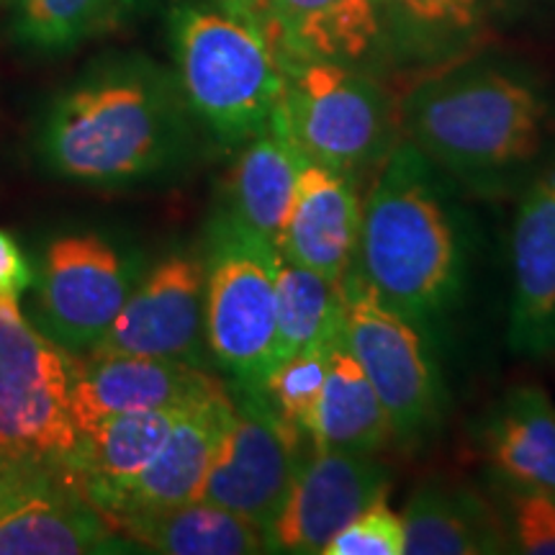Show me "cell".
Instances as JSON below:
<instances>
[{"label": "cell", "instance_id": "cell-30", "mask_svg": "<svg viewBox=\"0 0 555 555\" xmlns=\"http://www.w3.org/2000/svg\"><path fill=\"white\" fill-rule=\"evenodd\" d=\"M404 545L401 512L391 509L386 494L367 504L350 525H345L322 555H404Z\"/></svg>", "mask_w": 555, "mask_h": 555}, {"label": "cell", "instance_id": "cell-34", "mask_svg": "<svg viewBox=\"0 0 555 555\" xmlns=\"http://www.w3.org/2000/svg\"><path fill=\"white\" fill-rule=\"evenodd\" d=\"M502 3H519V0H502Z\"/></svg>", "mask_w": 555, "mask_h": 555}, {"label": "cell", "instance_id": "cell-19", "mask_svg": "<svg viewBox=\"0 0 555 555\" xmlns=\"http://www.w3.org/2000/svg\"><path fill=\"white\" fill-rule=\"evenodd\" d=\"M189 404L111 416L82 435L75 466V486L82 499L108 519L124 491L150 466Z\"/></svg>", "mask_w": 555, "mask_h": 555}, {"label": "cell", "instance_id": "cell-29", "mask_svg": "<svg viewBox=\"0 0 555 555\" xmlns=\"http://www.w3.org/2000/svg\"><path fill=\"white\" fill-rule=\"evenodd\" d=\"M491 494L504 519L509 553L555 555V491L494 476Z\"/></svg>", "mask_w": 555, "mask_h": 555}, {"label": "cell", "instance_id": "cell-22", "mask_svg": "<svg viewBox=\"0 0 555 555\" xmlns=\"http://www.w3.org/2000/svg\"><path fill=\"white\" fill-rule=\"evenodd\" d=\"M481 442L494 476L555 491V404L540 386H517L486 420Z\"/></svg>", "mask_w": 555, "mask_h": 555}, {"label": "cell", "instance_id": "cell-32", "mask_svg": "<svg viewBox=\"0 0 555 555\" xmlns=\"http://www.w3.org/2000/svg\"><path fill=\"white\" fill-rule=\"evenodd\" d=\"M221 11L232 13V16L253 21V24L260 26V11L266 0H214Z\"/></svg>", "mask_w": 555, "mask_h": 555}, {"label": "cell", "instance_id": "cell-23", "mask_svg": "<svg viewBox=\"0 0 555 555\" xmlns=\"http://www.w3.org/2000/svg\"><path fill=\"white\" fill-rule=\"evenodd\" d=\"M131 543L165 555L268 553V535L249 519L208 502H189L116 522Z\"/></svg>", "mask_w": 555, "mask_h": 555}, {"label": "cell", "instance_id": "cell-28", "mask_svg": "<svg viewBox=\"0 0 555 555\" xmlns=\"http://www.w3.org/2000/svg\"><path fill=\"white\" fill-rule=\"evenodd\" d=\"M335 343H319L294 352L281 363L270 367L260 391L273 404V409L298 433L307 435L317 401L322 397L324 380L330 373L332 347Z\"/></svg>", "mask_w": 555, "mask_h": 555}, {"label": "cell", "instance_id": "cell-18", "mask_svg": "<svg viewBox=\"0 0 555 555\" xmlns=\"http://www.w3.org/2000/svg\"><path fill=\"white\" fill-rule=\"evenodd\" d=\"M232 409V391L219 384L180 412L163 448L129 483L116 509L111 512L108 522L114 530L116 522L127 517L196 502Z\"/></svg>", "mask_w": 555, "mask_h": 555}, {"label": "cell", "instance_id": "cell-27", "mask_svg": "<svg viewBox=\"0 0 555 555\" xmlns=\"http://www.w3.org/2000/svg\"><path fill=\"white\" fill-rule=\"evenodd\" d=\"M11 34L26 50L65 54L108 26L101 0H5Z\"/></svg>", "mask_w": 555, "mask_h": 555}, {"label": "cell", "instance_id": "cell-21", "mask_svg": "<svg viewBox=\"0 0 555 555\" xmlns=\"http://www.w3.org/2000/svg\"><path fill=\"white\" fill-rule=\"evenodd\" d=\"M304 159L278 103L268 127L242 144L229 178V217L278 247Z\"/></svg>", "mask_w": 555, "mask_h": 555}, {"label": "cell", "instance_id": "cell-25", "mask_svg": "<svg viewBox=\"0 0 555 555\" xmlns=\"http://www.w3.org/2000/svg\"><path fill=\"white\" fill-rule=\"evenodd\" d=\"M391 54L450 65L481 44L489 21L486 0H380Z\"/></svg>", "mask_w": 555, "mask_h": 555}, {"label": "cell", "instance_id": "cell-14", "mask_svg": "<svg viewBox=\"0 0 555 555\" xmlns=\"http://www.w3.org/2000/svg\"><path fill=\"white\" fill-rule=\"evenodd\" d=\"M219 384L206 367L180 360L86 352L75 358V427L82 437L111 416L183 406Z\"/></svg>", "mask_w": 555, "mask_h": 555}, {"label": "cell", "instance_id": "cell-33", "mask_svg": "<svg viewBox=\"0 0 555 555\" xmlns=\"http://www.w3.org/2000/svg\"><path fill=\"white\" fill-rule=\"evenodd\" d=\"M103 3V11H106V18H108V26L111 24H119V21L129 18L131 13L142 11L144 5H150L152 0H101Z\"/></svg>", "mask_w": 555, "mask_h": 555}, {"label": "cell", "instance_id": "cell-10", "mask_svg": "<svg viewBox=\"0 0 555 555\" xmlns=\"http://www.w3.org/2000/svg\"><path fill=\"white\" fill-rule=\"evenodd\" d=\"M232 397L234 409L196 502L234 512L268 535L301 463V433L275 412L258 388H234Z\"/></svg>", "mask_w": 555, "mask_h": 555}, {"label": "cell", "instance_id": "cell-17", "mask_svg": "<svg viewBox=\"0 0 555 555\" xmlns=\"http://www.w3.org/2000/svg\"><path fill=\"white\" fill-rule=\"evenodd\" d=\"M260 29L283 57L367 69L391 54L380 0H266Z\"/></svg>", "mask_w": 555, "mask_h": 555}, {"label": "cell", "instance_id": "cell-16", "mask_svg": "<svg viewBox=\"0 0 555 555\" xmlns=\"http://www.w3.org/2000/svg\"><path fill=\"white\" fill-rule=\"evenodd\" d=\"M360 221L356 180L304 159L275 249L298 268L343 281L356 266Z\"/></svg>", "mask_w": 555, "mask_h": 555}, {"label": "cell", "instance_id": "cell-26", "mask_svg": "<svg viewBox=\"0 0 555 555\" xmlns=\"http://www.w3.org/2000/svg\"><path fill=\"white\" fill-rule=\"evenodd\" d=\"M343 281H327L307 268L275 260V363L304 347L343 337ZM273 363V365H275Z\"/></svg>", "mask_w": 555, "mask_h": 555}, {"label": "cell", "instance_id": "cell-3", "mask_svg": "<svg viewBox=\"0 0 555 555\" xmlns=\"http://www.w3.org/2000/svg\"><path fill=\"white\" fill-rule=\"evenodd\" d=\"M356 268L412 322L440 317L463 281L455 221L437 191L433 163L401 139L380 159L363 201Z\"/></svg>", "mask_w": 555, "mask_h": 555}, {"label": "cell", "instance_id": "cell-12", "mask_svg": "<svg viewBox=\"0 0 555 555\" xmlns=\"http://www.w3.org/2000/svg\"><path fill=\"white\" fill-rule=\"evenodd\" d=\"M388 494V474L373 455L314 448L298 463L286 502L268 527V553L322 555L367 504Z\"/></svg>", "mask_w": 555, "mask_h": 555}, {"label": "cell", "instance_id": "cell-11", "mask_svg": "<svg viewBox=\"0 0 555 555\" xmlns=\"http://www.w3.org/2000/svg\"><path fill=\"white\" fill-rule=\"evenodd\" d=\"M90 352L180 360L204 367V260L168 255L142 273L119 317Z\"/></svg>", "mask_w": 555, "mask_h": 555}, {"label": "cell", "instance_id": "cell-24", "mask_svg": "<svg viewBox=\"0 0 555 555\" xmlns=\"http://www.w3.org/2000/svg\"><path fill=\"white\" fill-rule=\"evenodd\" d=\"M307 437L314 448H337L363 455H376L393 440L384 406L343 337L332 347L330 373Z\"/></svg>", "mask_w": 555, "mask_h": 555}, {"label": "cell", "instance_id": "cell-15", "mask_svg": "<svg viewBox=\"0 0 555 555\" xmlns=\"http://www.w3.org/2000/svg\"><path fill=\"white\" fill-rule=\"evenodd\" d=\"M506 339L517 356L555 350V157L532 178L517 208Z\"/></svg>", "mask_w": 555, "mask_h": 555}, {"label": "cell", "instance_id": "cell-1", "mask_svg": "<svg viewBox=\"0 0 555 555\" xmlns=\"http://www.w3.org/2000/svg\"><path fill=\"white\" fill-rule=\"evenodd\" d=\"M176 73L142 54L93 62L47 108L41 163L88 185H124L172 168L191 139Z\"/></svg>", "mask_w": 555, "mask_h": 555}, {"label": "cell", "instance_id": "cell-20", "mask_svg": "<svg viewBox=\"0 0 555 555\" xmlns=\"http://www.w3.org/2000/svg\"><path fill=\"white\" fill-rule=\"evenodd\" d=\"M409 555H494L509 553L504 519L494 499L466 486L422 483L401 509Z\"/></svg>", "mask_w": 555, "mask_h": 555}, {"label": "cell", "instance_id": "cell-7", "mask_svg": "<svg viewBox=\"0 0 555 555\" xmlns=\"http://www.w3.org/2000/svg\"><path fill=\"white\" fill-rule=\"evenodd\" d=\"M281 114L298 152L356 178L393 147V103L363 67L278 54Z\"/></svg>", "mask_w": 555, "mask_h": 555}, {"label": "cell", "instance_id": "cell-8", "mask_svg": "<svg viewBox=\"0 0 555 555\" xmlns=\"http://www.w3.org/2000/svg\"><path fill=\"white\" fill-rule=\"evenodd\" d=\"M343 339L384 406L393 440L416 442L442 416V388L416 322L386 304L352 266L343 278Z\"/></svg>", "mask_w": 555, "mask_h": 555}, {"label": "cell", "instance_id": "cell-5", "mask_svg": "<svg viewBox=\"0 0 555 555\" xmlns=\"http://www.w3.org/2000/svg\"><path fill=\"white\" fill-rule=\"evenodd\" d=\"M75 358L24 317L16 298H0V463L75 486Z\"/></svg>", "mask_w": 555, "mask_h": 555}, {"label": "cell", "instance_id": "cell-9", "mask_svg": "<svg viewBox=\"0 0 555 555\" xmlns=\"http://www.w3.org/2000/svg\"><path fill=\"white\" fill-rule=\"evenodd\" d=\"M139 278L137 255L101 234L54 240L37 278L34 324L69 356H86L119 317Z\"/></svg>", "mask_w": 555, "mask_h": 555}, {"label": "cell", "instance_id": "cell-2", "mask_svg": "<svg viewBox=\"0 0 555 555\" xmlns=\"http://www.w3.org/2000/svg\"><path fill=\"white\" fill-rule=\"evenodd\" d=\"M547 116L543 90L525 75L483 62H450L404 95L399 127L433 168L491 180L535 163Z\"/></svg>", "mask_w": 555, "mask_h": 555}, {"label": "cell", "instance_id": "cell-4", "mask_svg": "<svg viewBox=\"0 0 555 555\" xmlns=\"http://www.w3.org/2000/svg\"><path fill=\"white\" fill-rule=\"evenodd\" d=\"M170 50L185 106L224 147H242L273 119L283 93L278 54L253 21L219 5L178 3Z\"/></svg>", "mask_w": 555, "mask_h": 555}, {"label": "cell", "instance_id": "cell-31", "mask_svg": "<svg viewBox=\"0 0 555 555\" xmlns=\"http://www.w3.org/2000/svg\"><path fill=\"white\" fill-rule=\"evenodd\" d=\"M34 270L24 249L9 232L0 229V298H18L34 286Z\"/></svg>", "mask_w": 555, "mask_h": 555}, {"label": "cell", "instance_id": "cell-13", "mask_svg": "<svg viewBox=\"0 0 555 555\" xmlns=\"http://www.w3.org/2000/svg\"><path fill=\"white\" fill-rule=\"evenodd\" d=\"M114 525L65 478L0 463V555L103 553Z\"/></svg>", "mask_w": 555, "mask_h": 555}, {"label": "cell", "instance_id": "cell-6", "mask_svg": "<svg viewBox=\"0 0 555 555\" xmlns=\"http://www.w3.org/2000/svg\"><path fill=\"white\" fill-rule=\"evenodd\" d=\"M278 249L219 214L204 255L206 352L234 388H262L275 363Z\"/></svg>", "mask_w": 555, "mask_h": 555}]
</instances>
